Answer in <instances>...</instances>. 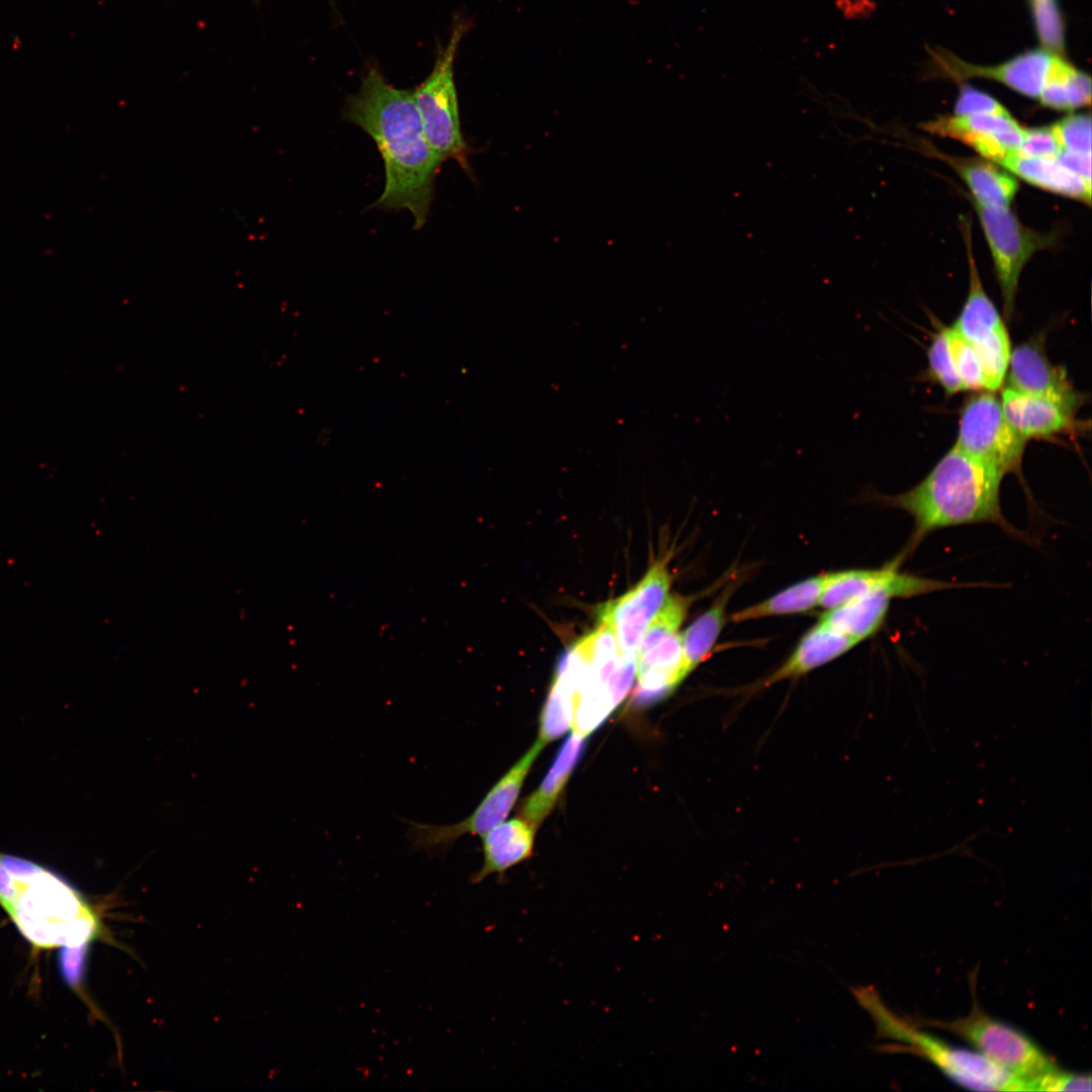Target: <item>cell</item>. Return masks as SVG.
Here are the masks:
<instances>
[{"instance_id":"cell-23","label":"cell","mask_w":1092,"mask_h":1092,"mask_svg":"<svg viewBox=\"0 0 1092 1092\" xmlns=\"http://www.w3.org/2000/svg\"><path fill=\"white\" fill-rule=\"evenodd\" d=\"M1001 166L1036 187L1085 203L1091 201V182L1065 168L1057 159L1023 157L1017 153Z\"/></svg>"},{"instance_id":"cell-32","label":"cell","mask_w":1092,"mask_h":1092,"mask_svg":"<svg viewBox=\"0 0 1092 1092\" xmlns=\"http://www.w3.org/2000/svg\"><path fill=\"white\" fill-rule=\"evenodd\" d=\"M1062 147L1051 126L1023 130L1018 155L1039 159H1057Z\"/></svg>"},{"instance_id":"cell-9","label":"cell","mask_w":1092,"mask_h":1092,"mask_svg":"<svg viewBox=\"0 0 1092 1092\" xmlns=\"http://www.w3.org/2000/svg\"><path fill=\"white\" fill-rule=\"evenodd\" d=\"M545 745L538 739L486 793L477 807L464 819L452 824L410 822L407 839L414 849L430 853L444 852L464 835L482 836L505 821L514 807L532 764Z\"/></svg>"},{"instance_id":"cell-31","label":"cell","mask_w":1092,"mask_h":1092,"mask_svg":"<svg viewBox=\"0 0 1092 1092\" xmlns=\"http://www.w3.org/2000/svg\"><path fill=\"white\" fill-rule=\"evenodd\" d=\"M1063 151L1091 154V117L1071 114L1051 125Z\"/></svg>"},{"instance_id":"cell-33","label":"cell","mask_w":1092,"mask_h":1092,"mask_svg":"<svg viewBox=\"0 0 1092 1092\" xmlns=\"http://www.w3.org/2000/svg\"><path fill=\"white\" fill-rule=\"evenodd\" d=\"M1090 1090V1074L1066 1071L1059 1067L1040 1076L1031 1084V1091L1058 1092Z\"/></svg>"},{"instance_id":"cell-10","label":"cell","mask_w":1092,"mask_h":1092,"mask_svg":"<svg viewBox=\"0 0 1092 1092\" xmlns=\"http://www.w3.org/2000/svg\"><path fill=\"white\" fill-rule=\"evenodd\" d=\"M963 226L970 286L952 328L974 348L984 377V389L995 391L1001 387L1008 370L1010 340L1003 320L983 287L974 258L971 228L966 223Z\"/></svg>"},{"instance_id":"cell-24","label":"cell","mask_w":1092,"mask_h":1092,"mask_svg":"<svg viewBox=\"0 0 1092 1092\" xmlns=\"http://www.w3.org/2000/svg\"><path fill=\"white\" fill-rule=\"evenodd\" d=\"M830 575L831 573H823L797 582L758 604L733 613L729 620L741 623L808 611L819 605Z\"/></svg>"},{"instance_id":"cell-36","label":"cell","mask_w":1092,"mask_h":1092,"mask_svg":"<svg viewBox=\"0 0 1092 1092\" xmlns=\"http://www.w3.org/2000/svg\"><path fill=\"white\" fill-rule=\"evenodd\" d=\"M1057 161L1065 168L1091 182V154H1077L1062 151Z\"/></svg>"},{"instance_id":"cell-4","label":"cell","mask_w":1092,"mask_h":1092,"mask_svg":"<svg viewBox=\"0 0 1092 1092\" xmlns=\"http://www.w3.org/2000/svg\"><path fill=\"white\" fill-rule=\"evenodd\" d=\"M16 883L18 895L8 914L33 945L75 946L102 934L98 915L59 875L42 867L32 878Z\"/></svg>"},{"instance_id":"cell-21","label":"cell","mask_w":1092,"mask_h":1092,"mask_svg":"<svg viewBox=\"0 0 1092 1092\" xmlns=\"http://www.w3.org/2000/svg\"><path fill=\"white\" fill-rule=\"evenodd\" d=\"M893 599L887 590H876L826 610L819 622L859 643L879 631Z\"/></svg>"},{"instance_id":"cell-28","label":"cell","mask_w":1092,"mask_h":1092,"mask_svg":"<svg viewBox=\"0 0 1092 1092\" xmlns=\"http://www.w3.org/2000/svg\"><path fill=\"white\" fill-rule=\"evenodd\" d=\"M944 332L953 366L966 389H984L981 365L972 345L952 327Z\"/></svg>"},{"instance_id":"cell-35","label":"cell","mask_w":1092,"mask_h":1092,"mask_svg":"<svg viewBox=\"0 0 1092 1092\" xmlns=\"http://www.w3.org/2000/svg\"><path fill=\"white\" fill-rule=\"evenodd\" d=\"M1005 112L1008 111L996 99L971 86L961 89L954 106V115Z\"/></svg>"},{"instance_id":"cell-17","label":"cell","mask_w":1092,"mask_h":1092,"mask_svg":"<svg viewBox=\"0 0 1092 1092\" xmlns=\"http://www.w3.org/2000/svg\"><path fill=\"white\" fill-rule=\"evenodd\" d=\"M1000 401L1008 423L1025 440L1052 437L1077 429L1074 415L1044 397L1007 386L1002 391Z\"/></svg>"},{"instance_id":"cell-14","label":"cell","mask_w":1092,"mask_h":1092,"mask_svg":"<svg viewBox=\"0 0 1092 1092\" xmlns=\"http://www.w3.org/2000/svg\"><path fill=\"white\" fill-rule=\"evenodd\" d=\"M922 127L930 133L958 140L1000 166L1018 153L1024 130L1009 112L939 116Z\"/></svg>"},{"instance_id":"cell-25","label":"cell","mask_w":1092,"mask_h":1092,"mask_svg":"<svg viewBox=\"0 0 1092 1092\" xmlns=\"http://www.w3.org/2000/svg\"><path fill=\"white\" fill-rule=\"evenodd\" d=\"M575 694L573 670L562 657L541 713L538 740L544 745L562 736L571 727Z\"/></svg>"},{"instance_id":"cell-26","label":"cell","mask_w":1092,"mask_h":1092,"mask_svg":"<svg viewBox=\"0 0 1092 1092\" xmlns=\"http://www.w3.org/2000/svg\"><path fill=\"white\" fill-rule=\"evenodd\" d=\"M726 587L712 606L681 634L684 666L689 675L710 654L726 620V607L734 592Z\"/></svg>"},{"instance_id":"cell-27","label":"cell","mask_w":1092,"mask_h":1092,"mask_svg":"<svg viewBox=\"0 0 1092 1092\" xmlns=\"http://www.w3.org/2000/svg\"><path fill=\"white\" fill-rule=\"evenodd\" d=\"M1038 98L1042 105L1057 110L1089 105L1090 78L1056 55Z\"/></svg>"},{"instance_id":"cell-13","label":"cell","mask_w":1092,"mask_h":1092,"mask_svg":"<svg viewBox=\"0 0 1092 1092\" xmlns=\"http://www.w3.org/2000/svg\"><path fill=\"white\" fill-rule=\"evenodd\" d=\"M670 583L665 561H655L636 585L601 608L600 623L612 630L623 654L636 656L645 629L669 595Z\"/></svg>"},{"instance_id":"cell-8","label":"cell","mask_w":1092,"mask_h":1092,"mask_svg":"<svg viewBox=\"0 0 1092 1092\" xmlns=\"http://www.w3.org/2000/svg\"><path fill=\"white\" fill-rule=\"evenodd\" d=\"M973 995L972 1010L964 1017L950 1021L913 1020L961 1037L992 1062L1025 1080L1031 1091L1034 1080L1058 1068L1055 1060L1021 1030L984 1012L974 991Z\"/></svg>"},{"instance_id":"cell-5","label":"cell","mask_w":1092,"mask_h":1092,"mask_svg":"<svg viewBox=\"0 0 1092 1092\" xmlns=\"http://www.w3.org/2000/svg\"><path fill=\"white\" fill-rule=\"evenodd\" d=\"M576 667L572 732L588 736L627 696L635 677V655L623 654L603 623L570 648Z\"/></svg>"},{"instance_id":"cell-37","label":"cell","mask_w":1092,"mask_h":1092,"mask_svg":"<svg viewBox=\"0 0 1092 1092\" xmlns=\"http://www.w3.org/2000/svg\"><path fill=\"white\" fill-rule=\"evenodd\" d=\"M18 895L16 881L0 864V905L9 913Z\"/></svg>"},{"instance_id":"cell-16","label":"cell","mask_w":1092,"mask_h":1092,"mask_svg":"<svg viewBox=\"0 0 1092 1092\" xmlns=\"http://www.w3.org/2000/svg\"><path fill=\"white\" fill-rule=\"evenodd\" d=\"M1054 54L1045 49L1025 52L996 67H978L944 58L943 72L956 78L984 77L998 81L1010 89L1031 98H1038L1051 70Z\"/></svg>"},{"instance_id":"cell-6","label":"cell","mask_w":1092,"mask_h":1092,"mask_svg":"<svg viewBox=\"0 0 1092 1092\" xmlns=\"http://www.w3.org/2000/svg\"><path fill=\"white\" fill-rule=\"evenodd\" d=\"M470 28L463 17L454 19L446 43L438 48L430 75L413 90L423 129L440 164L454 160L470 174L469 147L461 130L454 63L459 44Z\"/></svg>"},{"instance_id":"cell-30","label":"cell","mask_w":1092,"mask_h":1092,"mask_svg":"<svg viewBox=\"0 0 1092 1092\" xmlns=\"http://www.w3.org/2000/svg\"><path fill=\"white\" fill-rule=\"evenodd\" d=\"M927 356L932 376L947 394L967 390L953 366L944 330L933 338Z\"/></svg>"},{"instance_id":"cell-34","label":"cell","mask_w":1092,"mask_h":1092,"mask_svg":"<svg viewBox=\"0 0 1092 1092\" xmlns=\"http://www.w3.org/2000/svg\"><path fill=\"white\" fill-rule=\"evenodd\" d=\"M90 942L79 945H62L59 954V969L65 982L73 987L80 988L86 971L87 953Z\"/></svg>"},{"instance_id":"cell-3","label":"cell","mask_w":1092,"mask_h":1092,"mask_svg":"<svg viewBox=\"0 0 1092 1092\" xmlns=\"http://www.w3.org/2000/svg\"><path fill=\"white\" fill-rule=\"evenodd\" d=\"M858 1005L874 1021L876 1035L892 1040L883 1052L911 1053L936 1067L963 1087L980 1091H1029L1022 1078L992 1062L978 1051L953 1045L924 1031L913 1019L889 1008L874 986L849 988Z\"/></svg>"},{"instance_id":"cell-2","label":"cell","mask_w":1092,"mask_h":1092,"mask_svg":"<svg viewBox=\"0 0 1092 1092\" xmlns=\"http://www.w3.org/2000/svg\"><path fill=\"white\" fill-rule=\"evenodd\" d=\"M1004 474L956 445L915 486L905 492L876 494L877 502L902 510L913 519V530L899 559L909 557L931 533L949 527L991 523L1006 534L1027 540L1026 534L1004 517L1000 486Z\"/></svg>"},{"instance_id":"cell-29","label":"cell","mask_w":1092,"mask_h":1092,"mask_svg":"<svg viewBox=\"0 0 1092 1092\" xmlns=\"http://www.w3.org/2000/svg\"><path fill=\"white\" fill-rule=\"evenodd\" d=\"M1037 35L1044 49L1059 55L1064 49V24L1057 0H1031Z\"/></svg>"},{"instance_id":"cell-7","label":"cell","mask_w":1092,"mask_h":1092,"mask_svg":"<svg viewBox=\"0 0 1092 1092\" xmlns=\"http://www.w3.org/2000/svg\"><path fill=\"white\" fill-rule=\"evenodd\" d=\"M689 606L688 598L668 595L645 629L635 656L636 704L648 705L662 700L688 676L679 627Z\"/></svg>"},{"instance_id":"cell-20","label":"cell","mask_w":1092,"mask_h":1092,"mask_svg":"<svg viewBox=\"0 0 1092 1092\" xmlns=\"http://www.w3.org/2000/svg\"><path fill=\"white\" fill-rule=\"evenodd\" d=\"M583 746L584 737L572 732L561 746L541 785L525 800L521 817L535 831L552 811L581 756Z\"/></svg>"},{"instance_id":"cell-22","label":"cell","mask_w":1092,"mask_h":1092,"mask_svg":"<svg viewBox=\"0 0 1092 1092\" xmlns=\"http://www.w3.org/2000/svg\"><path fill=\"white\" fill-rule=\"evenodd\" d=\"M943 160L970 188L975 203L1009 207L1018 190V183L1013 176L990 161L948 156H944Z\"/></svg>"},{"instance_id":"cell-12","label":"cell","mask_w":1092,"mask_h":1092,"mask_svg":"<svg viewBox=\"0 0 1092 1092\" xmlns=\"http://www.w3.org/2000/svg\"><path fill=\"white\" fill-rule=\"evenodd\" d=\"M1026 441L1008 423L1001 401L981 392L965 403L956 446L994 466L1004 475L1018 473Z\"/></svg>"},{"instance_id":"cell-11","label":"cell","mask_w":1092,"mask_h":1092,"mask_svg":"<svg viewBox=\"0 0 1092 1092\" xmlns=\"http://www.w3.org/2000/svg\"><path fill=\"white\" fill-rule=\"evenodd\" d=\"M987 240L1000 286L1005 316L1011 317L1019 277L1024 265L1038 251L1055 244V235L1031 230L1009 207L974 202Z\"/></svg>"},{"instance_id":"cell-15","label":"cell","mask_w":1092,"mask_h":1092,"mask_svg":"<svg viewBox=\"0 0 1092 1092\" xmlns=\"http://www.w3.org/2000/svg\"><path fill=\"white\" fill-rule=\"evenodd\" d=\"M1008 387L1050 399L1075 416L1083 403L1067 373L1052 365L1034 343L1016 347L1010 354Z\"/></svg>"},{"instance_id":"cell-19","label":"cell","mask_w":1092,"mask_h":1092,"mask_svg":"<svg viewBox=\"0 0 1092 1092\" xmlns=\"http://www.w3.org/2000/svg\"><path fill=\"white\" fill-rule=\"evenodd\" d=\"M535 830L522 818L503 821L482 837L483 863L472 878L478 884L490 875H503L532 854Z\"/></svg>"},{"instance_id":"cell-1","label":"cell","mask_w":1092,"mask_h":1092,"mask_svg":"<svg viewBox=\"0 0 1092 1092\" xmlns=\"http://www.w3.org/2000/svg\"><path fill=\"white\" fill-rule=\"evenodd\" d=\"M343 117L372 139L383 161L385 183L374 206L407 210L414 229L421 230L441 164L426 139L413 90L394 87L370 63L358 91L347 98Z\"/></svg>"},{"instance_id":"cell-18","label":"cell","mask_w":1092,"mask_h":1092,"mask_svg":"<svg viewBox=\"0 0 1092 1092\" xmlns=\"http://www.w3.org/2000/svg\"><path fill=\"white\" fill-rule=\"evenodd\" d=\"M856 644L850 637L818 622L802 637L788 659L755 688L759 690L804 675L839 657Z\"/></svg>"}]
</instances>
